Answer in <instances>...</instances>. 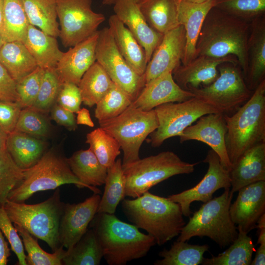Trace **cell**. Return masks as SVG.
Here are the masks:
<instances>
[{
	"label": "cell",
	"instance_id": "cell-1",
	"mask_svg": "<svg viewBox=\"0 0 265 265\" xmlns=\"http://www.w3.org/2000/svg\"><path fill=\"white\" fill-rule=\"evenodd\" d=\"M249 31L250 22L213 7L207 15L199 33L196 55L214 57L233 55L237 58L245 79L249 69Z\"/></svg>",
	"mask_w": 265,
	"mask_h": 265
},
{
	"label": "cell",
	"instance_id": "cell-2",
	"mask_svg": "<svg viewBox=\"0 0 265 265\" xmlns=\"http://www.w3.org/2000/svg\"><path fill=\"white\" fill-rule=\"evenodd\" d=\"M89 226L109 265H125L144 257L156 244L153 237L141 232L134 225L121 220L114 213H97Z\"/></svg>",
	"mask_w": 265,
	"mask_h": 265
},
{
	"label": "cell",
	"instance_id": "cell-3",
	"mask_svg": "<svg viewBox=\"0 0 265 265\" xmlns=\"http://www.w3.org/2000/svg\"><path fill=\"white\" fill-rule=\"evenodd\" d=\"M122 209L132 224L146 231L159 246L178 236L186 224L178 203L149 191L133 199H124Z\"/></svg>",
	"mask_w": 265,
	"mask_h": 265
},
{
	"label": "cell",
	"instance_id": "cell-4",
	"mask_svg": "<svg viewBox=\"0 0 265 265\" xmlns=\"http://www.w3.org/2000/svg\"><path fill=\"white\" fill-rule=\"evenodd\" d=\"M227 154L233 165L247 150L265 142V80L232 115L224 114Z\"/></svg>",
	"mask_w": 265,
	"mask_h": 265
},
{
	"label": "cell",
	"instance_id": "cell-5",
	"mask_svg": "<svg viewBox=\"0 0 265 265\" xmlns=\"http://www.w3.org/2000/svg\"><path fill=\"white\" fill-rule=\"evenodd\" d=\"M64 204L57 188L50 197L42 202L27 204L7 200L3 207L14 224L45 241L54 252L61 246L59 226Z\"/></svg>",
	"mask_w": 265,
	"mask_h": 265
},
{
	"label": "cell",
	"instance_id": "cell-6",
	"mask_svg": "<svg viewBox=\"0 0 265 265\" xmlns=\"http://www.w3.org/2000/svg\"><path fill=\"white\" fill-rule=\"evenodd\" d=\"M233 194L227 188L221 195L204 203L189 217L177 240L186 241L194 237H207L221 248L230 245L238 235L229 213Z\"/></svg>",
	"mask_w": 265,
	"mask_h": 265
},
{
	"label": "cell",
	"instance_id": "cell-7",
	"mask_svg": "<svg viewBox=\"0 0 265 265\" xmlns=\"http://www.w3.org/2000/svg\"><path fill=\"white\" fill-rule=\"evenodd\" d=\"M67 159L53 149L46 151L34 165L23 169V179L10 192L8 200L24 203L36 192L53 190L66 184L88 188L73 173Z\"/></svg>",
	"mask_w": 265,
	"mask_h": 265
},
{
	"label": "cell",
	"instance_id": "cell-8",
	"mask_svg": "<svg viewBox=\"0 0 265 265\" xmlns=\"http://www.w3.org/2000/svg\"><path fill=\"white\" fill-rule=\"evenodd\" d=\"M198 163L185 162L173 152L168 151L122 165L126 196L136 198L172 176L191 173Z\"/></svg>",
	"mask_w": 265,
	"mask_h": 265
},
{
	"label": "cell",
	"instance_id": "cell-9",
	"mask_svg": "<svg viewBox=\"0 0 265 265\" xmlns=\"http://www.w3.org/2000/svg\"><path fill=\"white\" fill-rule=\"evenodd\" d=\"M99 124L119 143L123 152V165L140 159L143 141L159 125L154 109L145 111L131 105L118 116Z\"/></svg>",
	"mask_w": 265,
	"mask_h": 265
},
{
	"label": "cell",
	"instance_id": "cell-10",
	"mask_svg": "<svg viewBox=\"0 0 265 265\" xmlns=\"http://www.w3.org/2000/svg\"><path fill=\"white\" fill-rule=\"evenodd\" d=\"M219 75L211 84L188 91L224 114L234 113L251 97V90L237 64L225 62L217 68Z\"/></svg>",
	"mask_w": 265,
	"mask_h": 265
},
{
	"label": "cell",
	"instance_id": "cell-11",
	"mask_svg": "<svg viewBox=\"0 0 265 265\" xmlns=\"http://www.w3.org/2000/svg\"><path fill=\"white\" fill-rule=\"evenodd\" d=\"M154 110L159 125L150 135L148 141L153 147L160 146L170 137L180 136L185 129L201 117L219 112L195 96L182 102L164 104L156 107Z\"/></svg>",
	"mask_w": 265,
	"mask_h": 265
},
{
	"label": "cell",
	"instance_id": "cell-12",
	"mask_svg": "<svg viewBox=\"0 0 265 265\" xmlns=\"http://www.w3.org/2000/svg\"><path fill=\"white\" fill-rule=\"evenodd\" d=\"M55 0L59 37L65 47H73L88 38L106 20L103 14L92 10V0Z\"/></svg>",
	"mask_w": 265,
	"mask_h": 265
},
{
	"label": "cell",
	"instance_id": "cell-13",
	"mask_svg": "<svg viewBox=\"0 0 265 265\" xmlns=\"http://www.w3.org/2000/svg\"><path fill=\"white\" fill-rule=\"evenodd\" d=\"M95 56L112 81L134 101L145 84L144 76L136 73L121 55L109 27L99 30Z\"/></svg>",
	"mask_w": 265,
	"mask_h": 265
},
{
	"label": "cell",
	"instance_id": "cell-14",
	"mask_svg": "<svg viewBox=\"0 0 265 265\" xmlns=\"http://www.w3.org/2000/svg\"><path fill=\"white\" fill-rule=\"evenodd\" d=\"M203 162L208 164V169L203 179L196 186L167 197L180 205L183 215L186 217H189L192 213L190 209L192 202L206 203L212 198V195L216 190L231 187L229 171L222 165L215 152L210 150Z\"/></svg>",
	"mask_w": 265,
	"mask_h": 265
},
{
	"label": "cell",
	"instance_id": "cell-15",
	"mask_svg": "<svg viewBox=\"0 0 265 265\" xmlns=\"http://www.w3.org/2000/svg\"><path fill=\"white\" fill-rule=\"evenodd\" d=\"M100 199L94 193L82 202L65 203L59 226L60 246L69 250L80 239L97 213Z\"/></svg>",
	"mask_w": 265,
	"mask_h": 265
},
{
	"label": "cell",
	"instance_id": "cell-16",
	"mask_svg": "<svg viewBox=\"0 0 265 265\" xmlns=\"http://www.w3.org/2000/svg\"><path fill=\"white\" fill-rule=\"evenodd\" d=\"M196 124L185 129L179 136L181 143L197 140L209 145L218 155L223 167L229 171L231 164L226 149L225 135L227 127L221 113H210L198 119Z\"/></svg>",
	"mask_w": 265,
	"mask_h": 265
},
{
	"label": "cell",
	"instance_id": "cell-17",
	"mask_svg": "<svg viewBox=\"0 0 265 265\" xmlns=\"http://www.w3.org/2000/svg\"><path fill=\"white\" fill-rule=\"evenodd\" d=\"M186 46V31L180 25L163 34L162 40L147 63L144 74L145 84L181 64Z\"/></svg>",
	"mask_w": 265,
	"mask_h": 265
},
{
	"label": "cell",
	"instance_id": "cell-18",
	"mask_svg": "<svg viewBox=\"0 0 265 265\" xmlns=\"http://www.w3.org/2000/svg\"><path fill=\"white\" fill-rule=\"evenodd\" d=\"M238 191L236 200L230 205V215L237 228L248 234L265 213V181L250 184Z\"/></svg>",
	"mask_w": 265,
	"mask_h": 265
},
{
	"label": "cell",
	"instance_id": "cell-19",
	"mask_svg": "<svg viewBox=\"0 0 265 265\" xmlns=\"http://www.w3.org/2000/svg\"><path fill=\"white\" fill-rule=\"evenodd\" d=\"M113 5L114 14L127 26L143 48L148 63L161 42L163 34L149 25L138 4L132 0H117Z\"/></svg>",
	"mask_w": 265,
	"mask_h": 265
},
{
	"label": "cell",
	"instance_id": "cell-20",
	"mask_svg": "<svg viewBox=\"0 0 265 265\" xmlns=\"http://www.w3.org/2000/svg\"><path fill=\"white\" fill-rule=\"evenodd\" d=\"M194 97L193 93L183 89L175 82L172 72H167L145 84L131 105L148 111L164 104L182 102Z\"/></svg>",
	"mask_w": 265,
	"mask_h": 265
},
{
	"label": "cell",
	"instance_id": "cell-21",
	"mask_svg": "<svg viewBox=\"0 0 265 265\" xmlns=\"http://www.w3.org/2000/svg\"><path fill=\"white\" fill-rule=\"evenodd\" d=\"M225 62L238 65L237 58L232 55L223 57L200 55L187 64L179 65L172 72L173 78L182 88L186 90L209 85L219 75L218 66Z\"/></svg>",
	"mask_w": 265,
	"mask_h": 265
},
{
	"label": "cell",
	"instance_id": "cell-22",
	"mask_svg": "<svg viewBox=\"0 0 265 265\" xmlns=\"http://www.w3.org/2000/svg\"><path fill=\"white\" fill-rule=\"evenodd\" d=\"M99 34L98 30L63 52L55 69L62 83L71 82L79 85L84 74L96 61L95 50Z\"/></svg>",
	"mask_w": 265,
	"mask_h": 265
},
{
	"label": "cell",
	"instance_id": "cell-23",
	"mask_svg": "<svg viewBox=\"0 0 265 265\" xmlns=\"http://www.w3.org/2000/svg\"><path fill=\"white\" fill-rule=\"evenodd\" d=\"M214 0L195 3L181 0L178 7V21L186 31V46L181 64L186 65L196 57V45L204 21L214 6Z\"/></svg>",
	"mask_w": 265,
	"mask_h": 265
},
{
	"label": "cell",
	"instance_id": "cell-24",
	"mask_svg": "<svg viewBox=\"0 0 265 265\" xmlns=\"http://www.w3.org/2000/svg\"><path fill=\"white\" fill-rule=\"evenodd\" d=\"M231 191H238L252 183L265 181V142L246 151L229 171Z\"/></svg>",
	"mask_w": 265,
	"mask_h": 265
},
{
	"label": "cell",
	"instance_id": "cell-25",
	"mask_svg": "<svg viewBox=\"0 0 265 265\" xmlns=\"http://www.w3.org/2000/svg\"><path fill=\"white\" fill-rule=\"evenodd\" d=\"M249 69L246 82L254 91L265 80V18L257 17L250 22L247 41Z\"/></svg>",
	"mask_w": 265,
	"mask_h": 265
},
{
	"label": "cell",
	"instance_id": "cell-26",
	"mask_svg": "<svg viewBox=\"0 0 265 265\" xmlns=\"http://www.w3.org/2000/svg\"><path fill=\"white\" fill-rule=\"evenodd\" d=\"M22 42L38 67L44 70L55 69L63 53L59 49L56 37L29 24Z\"/></svg>",
	"mask_w": 265,
	"mask_h": 265
},
{
	"label": "cell",
	"instance_id": "cell-27",
	"mask_svg": "<svg viewBox=\"0 0 265 265\" xmlns=\"http://www.w3.org/2000/svg\"><path fill=\"white\" fill-rule=\"evenodd\" d=\"M108 22V27L121 55L136 73L144 75L147 63L143 48L115 14L109 17Z\"/></svg>",
	"mask_w": 265,
	"mask_h": 265
},
{
	"label": "cell",
	"instance_id": "cell-28",
	"mask_svg": "<svg viewBox=\"0 0 265 265\" xmlns=\"http://www.w3.org/2000/svg\"><path fill=\"white\" fill-rule=\"evenodd\" d=\"M67 162L74 175L94 193L100 190L96 187L104 185L107 168L99 161L90 148L74 153Z\"/></svg>",
	"mask_w": 265,
	"mask_h": 265
},
{
	"label": "cell",
	"instance_id": "cell-29",
	"mask_svg": "<svg viewBox=\"0 0 265 265\" xmlns=\"http://www.w3.org/2000/svg\"><path fill=\"white\" fill-rule=\"evenodd\" d=\"M6 146L14 161L22 169L34 165L46 152L44 141L16 131L7 134Z\"/></svg>",
	"mask_w": 265,
	"mask_h": 265
},
{
	"label": "cell",
	"instance_id": "cell-30",
	"mask_svg": "<svg viewBox=\"0 0 265 265\" xmlns=\"http://www.w3.org/2000/svg\"><path fill=\"white\" fill-rule=\"evenodd\" d=\"M180 0H145L137 4L149 25L164 34L180 25Z\"/></svg>",
	"mask_w": 265,
	"mask_h": 265
},
{
	"label": "cell",
	"instance_id": "cell-31",
	"mask_svg": "<svg viewBox=\"0 0 265 265\" xmlns=\"http://www.w3.org/2000/svg\"><path fill=\"white\" fill-rule=\"evenodd\" d=\"M0 63L16 82L38 67L24 43L18 41L4 42L0 50Z\"/></svg>",
	"mask_w": 265,
	"mask_h": 265
},
{
	"label": "cell",
	"instance_id": "cell-32",
	"mask_svg": "<svg viewBox=\"0 0 265 265\" xmlns=\"http://www.w3.org/2000/svg\"><path fill=\"white\" fill-rule=\"evenodd\" d=\"M105 189L97 213L114 214L126 196V179L120 159L107 168Z\"/></svg>",
	"mask_w": 265,
	"mask_h": 265
},
{
	"label": "cell",
	"instance_id": "cell-33",
	"mask_svg": "<svg viewBox=\"0 0 265 265\" xmlns=\"http://www.w3.org/2000/svg\"><path fill=\"white\" fill-rule=\"evenodd\" d=\"M113 83L104 68L96 61L84 74L78 85L82 102L89 107L96 105Z\"/></svg>",
	"mask_w": 265,
	"mask_h": 265
},
{
	"label": "cell",
	"instance_id": "cell-34",
	"mask_svg": "<svg viewBox=\"0 0 265 265\" xmlns=\"http://www.w3.org/2000/svg\"><path fill=\"white\" fill-rule=\"evenodd\" d=\"M30 25L45 33L59 37L55 0H21Z\"/></svg>",
	"mask_w": 265,
	"mask_h": 265
},
{
	"label": "cell",
	"instance_id": "cell-35",
	"mask_svg": "<svg viewBox=\"0 0 265 265\" xmlns=\"http://www.w3.org/2000/svg\"><path fill=\"white\" fill-rule=\"evenodd\" d=\"M237 238L225 251L217 256L204 259L203 265H249L255 251L252 238L240 228Z\"/></svg>",
	"mask_w": 265,
	"mask_h": 265
},
{
	"label": "cell",
	"instance_id": "cell-36",
	"mask_svg": "<svg viewBox=\"0 0 265 265\" xmlns=\"http://www.w3.org/2000/svg\"><path fill=\"white\" fill-rule=\"evenodd\" d=\"M103 253L93 230L88 229L62 259L63 265H99Z\"/></svg>",
	"mask_w": 265,
	"mask_h": 265
},
{
	"label": "cell",
	"instance_id": "cell-37",
	"mask_svg": "<svg viewBox=\"0 0 265 265\" xmlns=\"http://www.w3.org/2000/svg\"><path fill=\"white\" fill-rule=\"evenodd\" d=\"M29 25L21 0H3V20L0 31L5 42H22Z\"/></svg>",
	"mask_w": 265,
	"mask_h": 265
},
{
	"label": "cell",
	"instance_id": "cell-38",
	"mask_svg": "<svg viewBox=\"0 0 265 265\" xmlns=\"http://www.w3.org/2000/svg\"><path fill=\"white\" fill-rule=\"evenodd\" d=\"M209 249L207 244H190L184 241H174L168 250L164 249L159 255L162 258L155 265H198L201 264L204 253Z\"/></svg>",
	"mask_w": 265,
	"mask_h": 265
},
{
	"label": "cell",
	"instance_id": "cell-39",
	"mask_svg": "<svg viewBox=\"0 0 265 265\" xmlns=\"http://www.w3.org/2000/svg\"><path fill=\"white\" fill-rule=\"evenodd\" d=\"M86 143L100 162L107 168L120 154L121 147L111 135L100 127L86 134Z\"/></svg>",
	"mask_w": 265,
	"mask_h": 265
},
{
	"label": "cell",
	"instance_id": "cell-40",
	"mask_svg": "<svg viewBox=\"0 0 265 265\" xmlns=\"http://www.w3.org/2000/svg\"><path fill=\"white\" fill-rule=\"evenodd\" d=\"M14 225L22 238L24 249L27 252V265H63L62 259L66 250L62 246L53 253H48L40 246L37 238L22 227Z\"/></svg>",
	"mask_w": 265,
	"mask_h": 265
},
{
	"label": "cell",
	"instance_id": "cell-41",
	"mask_svg": "<svg viewBox=\"0 0 265 265\" xmlns=\"http://www.w3.org/2000/svg\"><path fill=\"white\" fill-rule=\"evenodd\" d=\"M132 98L113 82L110 89L96 104L95 117L99 123L113 118L132 103Z\"/></svg>",
	"mask_w": 265,
	"mask_h": 265
},
{
	"label": "cell",
	"instance_id": "cell-42",
	"mask_svg": "<svg viewBox=\"0 0 265 265\" xmlns=\"http://www.w3.org/2000/svg\"><path fill=\"white\" fill-rule=\"evenodd\" d=\"M23 178V169L14 161L4 143L0 149V206H4L10 192Z\"/></svg>",
	"mask_w": 265,
	"mask_h": 265
},
{
	"label": "cell",
	"instance_id": "cell-43",
	"mask_svg": "<svg viewBox=\"0 0 265 265\" xmlns=\"http://www.w3.org/2000/svg\"><path fill=\"white\" fill-rule=\"evenodd\" d=\"M214 7L250 22L265 15V0H214Z\"/></svg>",
	"mask_w": 265,
	"mask_h": 265
},
{
	"label": "cell",
	"instance_id": "cell-44",
	"mask_svg": "<svg viewBox=\"0 0 265 265\" xmlns=\"http://www.w3.org/2000/svg\"><path fill=\"white\" fill-rule=\"evenodd\" d=\"M61 84L55 69L45 70L36 99L30 107L42 113L49 111L56 101Z\"/></svg>",
	"mask_w": 265,
	"mask_h": 265
},
{
	"label": "cell",
	"instance_id": "cell-45",
	"mask_svg": "<svg viewBox=\"0 0 265 265\" xmlns=\"http://www.w3.org/2000/svg\"><path fill=\"white\" fill-rule=\"evenodd\" d=\"M14 131L35 137H46L50 124L42 112L31 107L22 109Z\"/></svg>",
	"mask_w": 265,
	"mask_h": 265
},
{
	"label": "cell",
	"instance_id": "cell-46",
	"mask_svg": "<svg viewBox=\"0 0 265 265\" xmlns=\"http://www.w3.org/2000/svg\"><path fill=\"white\" fill-rule=\"evenodd\" d=\"M45 70L37 67L16 83L19 104L22 108L30 107L34 103L41 84Z\"/></svg>",
	"mask_w": 265,
	"mask_h": 265
},
{
	"label": "cell",
	"instance_id": "cell-47",
	"mask_svg": "<svg viewBox=\"0 0 265 265\" xmlns=\"http://www.w3.org/2000/svg\"><path fill=\"white\" fill-rule=\"evenodd\" d=\"M0 230L10 244L11 250L17 256V265H27L22 240L3 206H0Z\"/></svg>",
	"mask_w": 265,
	"mask_h": 265
},
{
	"label": "cell",
	"instance_id": "cell-48",
	"mask_svg": "<svg viewBox=\"0 0 265 265\" xmlns=\"http://www.w3.org/2000/svg\"><path fill=\"white\" fill-rule=\"evenodd\" d=\"M56 101L63 108L77 113L80 110L82 103L78 85L71 82L62 83Z\"/></svg>",
	"mask_w": 265,
	"mask_h": 265
},
{
	"label": "cell",
	"instance_id": "cell-49",
	"mask_svg": "<svg viewBox=\"0 0 265 265\" xmlns=\"http://www.w3.org/2000/svg\"><path fill=\"white\" fill-rule=\"evenodd\" d=\"M22 108L18 102L0 100V128L7 134L15 130Z\"/></svg>",
	"mask_w": 265,
	"mask_h": 265
},
{
	"label": "cell",
	"instance_id": "cell-50",
	"mask_svg": "<svg viewBox=\"0 0 265 265\" xmlns=\"http://www.w3.org/2000/svg\"><path fill=\"white\" fill-rule=\"evenodd\" d=\"M16 82L0 63V100L19 102Z\"/></svg>",
	"mask_w": 265,
	"mask_h": 265
},
{
	"label": "cell",
	"instance_id": "cell-51",
	"mask_svg": "<svg viewBox=\"0 0 265 265\" xmlns=\"http://www.w3.org/2000/svg\"><path fill=\"white\" fill-rule=\"evenodd\" d=\"M51 111L52 119L58 125L66 127L70 131H75L77 129L74 113L56 104L52 106Z\"/></svg>",
	"mask_w": 265,
	"mask_h": 265
},
{
	"label": "cell",
	"instance_id": "cell-52",
	"mask_svg": "<svg viewBox=\"0 0 265 265\" xmlns=\"http://www.w3.org/2000/svg\"><path fill=\"white\" fill-rule=\"evenodd\" d=\"M11 249L9 247L8 242L0 230V265H6L11 255Z\"/></svg>",
	"mask_w": 265,
	"mask_h": 265
},
{
	"label": "cell",
	"instance_id": "cell-53",
	"mask_svg": "<svg viewBox=\"0 0 265 265\" xmlns=\"http://www.w3.org/2000/svg\"><path fill=\"white\" fill-rule=\"evenodd\" d=\"M76 121L77 125H83L93 127L94 124L92 121L89 110L85 108H80L77 112Z\"/></svg>",
	"mask_w": 265,
	"mask_h": 265
},
{
	"label": "cell",
	"instance_id": "cell-54",
	"mask_svg": "<svg viewBox=\"0 0 265 265\" xmlns=\"http://www.w3.org/2000/svg\"><path fill=\"white\" fill-rule=\"evenodd\" d=\"M250 265H265V244H260L259 247L256 251L255 257L252 260Z\"/></svg>",
	"mask_w": 265,
	"mask_h": 265
},
{
	"label": "cell",
	"instance_id": "cell-55",
	"mask_svg": "<svg viewBox=\"0 0 265 265\" xmlns=\"http://www.w3.org/2000/svg\"><path fill=\"white\" fill-rule=\"evenodd\" d=\"M257 243L265 244V228L259 229Z\"/></svg>",
	"mask_w": 265,
	"mask_h": 265
},
{
	"label": "cell",
	"instance_id": "cell-56",
	"mask_svg": "<svg viewBox=\"0 0 265 265\" xmlns=\"http://www.w3.org/2000/svg\"><path fill=\"white\" fill-rule=\"evenodd\" d=\"M7 133L0 128V149L2 145L6 143Z\"/></svg>",
	"mask_w": 265,
	"mask_h": 265
},
{
	"label": "cell",
	"instance_id": "cell-57",
	"mask_svg": "<svg viewBox=\"0 0 265 265\" xmlns=\"http://www.w3.org/2000/svg\"><path fill=\"white\" fill-rule=\"evenodd\" d=\"M3 20V0H0V28L2 26Z\"/></svg>",
	"mask_w": 265,
	"mask_h": 265
},
{
	"label": "cell",
	"instance_id": "cell-58",
	"mask_svg": "<svg viewBox=\"0 0 265 265\" xmlns=\"http://www.w3.org/2000/svg\"><path fill=\"white\" fill-rule=\"evenodd\" d=\"M117 0H103L102 3L104 5H113Z\"/></svg>",
	"mask_w": 265,
	"mask_h": 265
},
{
	"label": "cell",
	"instance_id": "cell-59",
	"mask_svg": "<svg viewBox=\"0 0 265 265\" xmlns=\"http://www.w3.org/2000/svg\"><path fill=\"white\" fill-rule=\"evenodd\" d=\"M189 2H195V3H201L207 1L208 0H185Z\"/></svg>",
	"mask_w": 265,
	"mask_h": 265
},
{
	"label": "cell",
	"instance_id": "cell-60",
	"mask_svg": "<svg viewBox=\"0 0 265 265\" xmlns=\"http://www.w3.org/2000/svg\"><path fill=\"white\" fill-rule=\"evenodd\" d=\"M4 41L3 39V37L2 36L1 33L0 31V50L1 48L2 47L3 44L4 43Z\"/></svg>",
	"mask_w": 265,
	"mask_h": 265
},
{
	"label": "cell",
	"instance_id": "cell-61",
	"mask_svg": "<svg viewBox=\"0 0 265 265\" xmlns=\"http://www.w3.org/2000/svg\"><path fill=\"white\" fill-rule=\"evenodd\" d=\"M132 0L134 1V2H135L136 3H139L140 2H142V1H144V0ZM180 0L181 1V0Z\"/></svg>",
	"mask_w": 265,
	"mask_h": 265
}]
</instances>
